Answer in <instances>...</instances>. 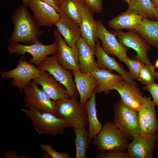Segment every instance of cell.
<instances>
[{
    "mask_svg": "<svg viewBox=\"0 0 158 158\" xmlns=\"http://www.w3.org/2000/svg\"><path fill=\"white\" fill-rule=\"evenodd\" d=\"M23 3L16 8L11 17L13 32L8 40L9 44L23 42L27 45L39 40L44 32L35 21L33 15Z\"/></svg>",
    "mask_w": 158,
    "mask_h": 158,
    "instance_id": "obj_1",
    "label": "cell"
},
{
    "mask_svg": "<svg viewBox=\"0 0 158 158\" xmlns=\"http://www.w3.org/2000/svg\"><path fill=\"white\" fill-rule=\"evenodd\" d=\"M20 110L30 118L34 129L39 134L56 136L62 134L65 128L71 127L67 121L51 113L33 109L21 108Z\"/></svg>",
    "mask_w": 158,
    "mask_h": 158,
    "instance_id": "obj_2",
    "label": "cell"
},
{
    "mask_svg": "<svg viewBox=\"0 0 158 158\" xmlns=\"http://www.w3.org/2000/svg\"><path fill=\"white\" fill-rule=\"evenodd\" d=\"M113 123L128 140H133L140 135L138 111L125 104L121 100L113 107Z\"/></svg>",
    "mask_w": 158,
    "mask_h": 158,
    "instance_id": "obj_3",
    "label": "cell"
},
{
    "mask_svg": "<svg viewBox=\"0 0 158 158\" xmlns=\"http://www.w3.org/2000/svg\"><path fill=\"white\" fill-rule=\"evenodd\" d=\"M92 144L99 152L109 151H126L128 146V140L113 122H106L93 139Z\"/></svg>",
    "mask_w": 158,
    "mask_h": 158,
    "instance_id": "obj_4",
    "label": "cell"
},
{
    "mask_svg": "<svg viewBox=\"0 0 158 158\" xmlns=\"http://www.w3.org/2000/svg\"><path fill=\"white\" fill-rule=\"evenodd\" d=\"M55 102L58 117L67 121L74 128L85 127L87 122L85 107L78 99L65 98Z\"/></svg>",
    "mask_w": 158,
    "mask_h": 158,
    "instance_id": "obj_5",
    "label": "cell"
},
{
    "mask_svg": "<svg viewBox=\"0 0 158 158\" xmlns=\"http://www.w3.org/2000/svg\"><path fill=\"white\" fill-rule=\"evenodd\" d=\"M36 66L40 70L50 73L62 84L70 98L78 99L79 95L72 71L66 70L59 64L56 53L51 56H47Z\"/></svg>",
    "mask_w": 158,
    "mask_h": 158,
    "instance_id": "obj_6",
    "label": "cell"
},
{
    "mask_svg": "<svg viewBox=\"0 0 158 158\" xmlns=\"http://www.w3.org/2000/svg\"><path fill=\"white\" fill-rule=\"evenodd\" d=\"M23 91L25 106L29 109L48 112L56 116L55 102L50 98L32 80L25 87Z\"/></svg>",
    "mask_w": 158,
    "mask_h": 158,
    "instance_id": "obj_7",
    "label": "cell"
},
{
    "mask_svg": "<svg viewBox=\"0 0 158 158\" xmlns=\"http://www.w3.org/2000/svg\"><path fill=\"white\" fill-rule=\"evenodd\" d=\"M18 63L14 69L1 73L2 78H12L10 85L18 87L20 92L28 85L31 81L37 77L42 70L37 66L24 60L23 58L19 60Z\"/></svg>",
    "mask_w": 158,
    "mask_h": 158,
    "instance_id": "obj_8",
    "label": "cell"
},
{
    "mask_svg": "<svg viewBox=\"0 0 158 158\" xmlns=\"http://www.w3.org/2000/svg\"><path fill=\"white\" fill-rule=\"evenodd\" d=\"M7 49L10 54L17 55H23L27 53L30 54L32 57L30 63L34 64L36 66L40 64L49 55L55 54L58 49V44L56 40L52 44L44 45L38 40L29 45H23L17 43L9 44Z\"/></svg>",
    "mask_w": 158,
    "mask_h": 158,
    "instance_id": "obj_9",
    "label": "cell"
},
{
    "mask_svg": "<svg viewBox=\"0 0 158 158\" xmlns=\"http://www.w3.org/2000/svg\"><path fill=\"white\" fill-rule=\"evenodd\" d=\"M109 31L117 38L118 41L124 46L134 50L137 55L134 59L141 61L145 64L152 63L148 56L150 45L134 30L127 32L120 30Z\"/></svg>",
    "mask_w": 158,
    "mask_h": 158,
    "instance_id": "obj_10",
    "label": "cell"
},
{
    "mask_svg": "<svg viewBox=\"0 0 158 158\" xmlns=\"http://www.w3.org/2000/svg\"><path fill=\"white\" fill-rule=\"evenodd\" d=\"M158 141V133L140 135L129 144V158H152Z\"/></svg>",
    "mask_w": 158,
    "mask_h": 158,
    "instance_id": "obj_11",
    "label": "cell"
},
{
    "mask_svg": "<svg viewBox=\"0 0 158 158\" xmlns=\"http://www.w3.org/2000/svg\"><path fill=\"white\" fill-rule=\"evenodd\" d=\"M53 35L58 44L56 54L59 64L67 70L80 71L77 47L68 46L57 29L54 30Z\"/></svg>",
    "mask_w": 158,
    "mask_h": 158,
    "instance_id": "obj_12",
    "label": "cell"
},
{
    "mask_svg": "<svg viewBox=\"0 0 158 158\" xmlns=\"http://www.w3.org/2000/svg\"><path fill=\"white\" fill-rule=\"evenodd\" d=\"M96 22L98 38L101 40L103 50L108 54L116 56L121 61H123L127 56L128 48L120 42L116 36L106 29L101 20H97Z\"/></svg>",
    "mask_w": 158,
    "mask_h": 158,
    "instance_id": "obj_13",
    "label": "cell"
},
{
    "mask_svg": "<svg viewBox=\"0 0 158 158\" xmlns=\"http://www.w3.org/2000/svg\"><path fill=\"white\" fill-rule=\"evenodd\" d=\"M28 7L32 13L35 21L40 27H51L61 17L59 13L52 6L40 0H30Z\"/></svg>",
    "mask_w": 158,
    "mask_h": 158,
    "instance_id": "obj_14",
    "label": "cell"
},
{
    "mask_svg": "<svg viewBox=\"0 0 158 158\" xmlns=\"http://www.w3.org/2000/svg\"><path fill=\"white\" fill-rule=\"evenodd\" d=\"M32 80L37 85H40L43 90L54 101L70 98L64 86L47 71L42 70L39 75Z\"/></svg>",
    "mask_w": 158,
    "mask_h": 158,
    "instance_id": "obj_15",
    "label": "cell"
},
{
    "mask_svg": "<svg viewBox=\"0 0 158 158\" xmlns=\"http://www.w3.org/2000/svg\"><path fill=\"white\" fill-rule=\"evenodd\" d=\"M96 42L95 56L97 58V61L99 68L106 69L112 72L114 71L126 81L133 86H138L137 83L132 78L130 73L126 71L121 65L117 62L114 58L109 56L103 50L98 38L96 39Z\"/></svg>",
    "mask_w": 158,
    "mask_h": 158,
    "instance_id": "obj_16",
    "label": "cell"
},
{
    "mask_svg": "<svg viewBox=\"0 0 158 158\" xmlns=\"http://www.w3.org/2000/svg\"><path fill=\"white\" fill-rule=\"evenodd\" d=\"M113 90L118 92L121 100L127 107L138 111L142 105L143 96L138 86H133L123 80L116 83L113 87Z\"/></svg>",
    "mask_w": 158,
    "mask_h": 158,
    "instance_id": "obj_17",
    "label": "cell"
},
{
    "mask_svg": "<svg viewBox=\"0 0 158 158\" xmlns=\"http://www.w3.org/2000/svg\"><path fill=\"white\" fill-rule=\"evenodd\" d=\"M72 72L79 95V103L85 106L98 86L97 82L91 73H84L80 71H72Z\"/></svg>",
    "mask_w": 158,
    "mask_h": 158,
    "instance_id": "obj_18",
    "label": "cell"
},
{
    "mask_svg": "<svg viewBox=\"0 0 158 158\" xmlns=\"http://www.w3.org/2000/svg\"><path fill=\"white\" fill-rule=\"evenodd\" d=\"M141 12L128 9L108 21L107 24L115 30L124 29L134 30L135 27L146 17Z\"/></svg>",
    "mask_w": 158,
    "mask_h": 158,
    "instance_id": "obj_19",
    "label": "cell"
},
{
    "mask_svg": "<svg viewBox=\"0 0 158 158\" xmlns=\"http://www.w3.org/2000/svg\"><path fill=\"white\" fill-rule=\"evenodd\" d=\"M93 15L86 6L79 25L81 37L90 47L95 55L98 30L96 20H95Z\"/></svg>",
    "mask_w": 158,
    "mask_h": 158,
    "instance_id": "obj_20",
    "label": "cell"
},
{
    "mask_svg": "<svg viewBox=\"0 0 158 158\" xmlns=\"http://www.w3.org/2000/svg\"><path fill=\"white\" fill-rule=\"evenodd\" d=\"M76 47L78 52V59L80 71L84 73H91L99 69L95 54L90 47L81 37L78 41Z\"/></svg>",
    "mask_w": 158,
    "mask_h": 158,
    "instance_id": "obj_21",
    "label": "cell"
},
{
    "mask_svg": "<svg viewBox=\"0 0 158 158\" xmlns=\"http://www.w3.org/2000/svg\"><path fill=\"white\" fill-rule=\"evenodd\" d=\"M54 25L68 46L71 47L76 46L77 42L81 37L80 25L78 23L61 17Z\"/></svg>",
    "mask_w": 158,
    "mask_h": 158,
    "instance_id": "obj_22",
    "label": "cell"
},
{
    "mask_svg": "<svg viewBox=\"0 0 158 158\" xmlns=\"http://www.w3.org/2000/svg\"><path fill=\"white\" fill-rule=\"evenodd\" d=\"M96 79L98 86L95 90L96 93L104 92L106 95L112 90L114 86L119 81L123 80L119 74H114L106 69H99L91 73Z\"/></svg>",
    "mask_w": 158,
    "mask_h": 158,
    "instance_id": "obj_23",
    "label": "cell"
},
{
    "mask_svg": "<svg viewBox=\"0 0 158 158\" xmlns=\"http://www.w3.org/2000/svg\"><path fill=\"white\" fill-rule=\"evenodd\" d=\"M96 94L95 91L85 105L87 114V121L88 124L87 131L89 143L99 133L103 127L97 115Z\"/></svg>",
    "mask_w": 158,
    "mask_h": 158,
    "instance_id": "obj_24",
    "label": "cell"
},
{
    "mask_svg": "<svg viewBox=\"0 0 158 158\" xmlns=\"http://www.w3.org/2000/svg\"><path fill=\"white\" fill-rule=\"evenodd\" d=\"M134 30L150 45L158 49V21L146 17Z\"/></svg>",
    "mask_w": 158,
    "mask_h": 158,
    "instance_id": "obj_25",
    "label": "cell"
},
{
    "mask_svg": "<svg viewBox=\"0 0 158 158\" xmlns=\"http://www.w3.org/2000/svg\"><path fill=\"white\" fill-rule=\"evenodd\" d=\"M86 6L82 0H62L59 13L80 24Z\"/></svg>",
    "mask_w": 158,
    "mask_h": 158,
    "instance_id": "obj_26",
    "label": "cell"
},
{
    "mask_svg": "<svg viewBox=\"0 0 158 158\" xmlns=\"http://www.w3.org/2000/svg\"><path fill=\"white\" fill-rule=\"evenodd\" d=\"M142 105L144 109L147 118L149 133L158 131V118L155 108L156 106L151 97H143Z\"/></svg>",
    "mask_w": 158,
    "mask_h": 158,
    "instance_id": "obj_27",
    "label": "cell"
},
{
    "mask_svg": "<svg viewBox=\"0 0 158 158\" xmlns=\"http://www.w3.org/2000/svg\"><path fill=\"white\" fill-rule=\"evenodd\" d=\"M75 147V158H86L87 149L88 148L89 134L85 128H74Z\"/></svg>",
    "mask_w": 158,
    "mask_h": 158,
    "instance_id": "obj_28",
    "label": "cell"
},
{
    "mask_svg": "<svg viewBox=\"0 0 158 158\" xmlns=\"http://www.w3.org/2000/svg\"><path fill=\"white\" fill-rule=\"evenodd\" d=\"M128 5V9L139 11L151 20L155 19L154 14L155 7L152 0H131Z\"/></svg>",
    "mask_w": 158,
    "mask_h": 158,
    "instance_id": "obj_29",
    "label": "cell"
},
{
    "mask_svg": "<svg viewBox=\"0 0 158 158\" xmlns=\"http://www.w3.org/2000/svg\"><path fill=\"white\" fill-rule=\"evenodd\" d=\"M152 63L145 64L141 70L138 80L145 85L152 84L158 80V73Z\"/></svg>",
    "mask_w": 158,
    "mask_h": 158,
    "instance_id": "obj_30",
    "label": "cell"
},
{
    "mask_svg": "<svg viewBox=\"0 0 158 158\" xmlns=\"http://www.w3.org/2000/svg\"><path fill=\"white\" fill-rule=\"evenodd\" d=\"M128 67L129 73L132 78L138 80L140 72L145 65L141 61L130 59L127 56L123 61Z\"/></svg>",
    "mask_w": 158,
    "mask_h": 158,
    "instance_id": "obj_31",
    "label": "cell"
},
{
    "mask_svg": "<svg viewBox=\"0 0 158 158\" xmlns=\"http://www.w3.org/2000/svg\"><path fill=\"white\" fill-rule=\"evenodd\" d=\"M137 111L140 135L149 133L147 121L144 109L142 105Z\"/></svg>",
    "mask_w": 158,
    "mask_h": 158,
    "instance_id": "obj_32",
    "label": "cell"
},
{
    "mask_svg": "<svg viewBox=\"0 0 158 158\" xmlns=\"http://www.w3.org/2000/svg\"><path fill=\"white\" fill-rule=\"evenodd\" d=\"M97 158H129L127 151L112 150L104 152H99L96 155Z\"/></svg>",
    "mask_w": 158,
    "mask_h": 158,
    "instance_id": "obj_33",
    "label": "cell"
},
{
    "mask_svg": "<svg viewBox=\"0 0 158 158\" xmlns=\"http://www.w3.org/2000/svg\"><path fill=\"white\" fill-rule=\"evenodd\" d=\"M41 149L44 151L48 155L53 158H70L68 153L66 152H60L56 151L51 145L41 144L40 145Z\"/></svg>",
    "mask_w": 158,
    "mask_h": 158,
    "instance_id": "obj_34",
    "label": "cell"
},
{
    "mask_svg": "<svg viewBox=\"0 0 158 158\" xmlns=\"http://www.w3.org/2000/svg\"><path fill=\"white\" fill-rule=\"evenodd\" d=\"M94 14L100 13L103 11L102 0H82Z\"/></svg>",
    "mask_w": 158,
    "mask_h": 158,
    "instance_id": "obj_35",
    "label": "cell"
},
{
    "mask_svg": "<svg viewBox=\"0 0 158 158\" xmlns=\"http://www.w3.org/2000/svg\"><path fill=\"white\" fill-rule=\"evenodd\" d=\"M142 89L150 94L152 98V101L158 109V84L154 82L143 87Z\"/></svg>",
    "mask_w": 158,
    "mask_h": 158,
    "instance_id": "obj_36",
    "label": "cell"
},
{
    "mask_svg": "<svg viewBox=\"0 0 158 158\" xmlns=\"http://www.w3.org/2000/svg\"><path fill=\"white\" fill-rule=\"evenodd\" d=\"M49 4L52 6L59 13L62 0H40Z\"/></svg>",
    "mask_w": 158,
    "mask_h": 158,
    "instance_id": "obj_37",
    "label": "cell"
},
{
    "mask_svg": "<svg viewBox=\"0 0 158 158\" xmlns=\"http://www.w3.org/2000/svg\"><path fill=\"white\" fill-rule=\"evenodd\" d=\"M27 155L20 156L18 155L16 152L13 151H6L5 152L4 158H29Z\"/></svg>",
    "mask_w": 158,
    "mask_h": 158,
    "instance_id": "obj_38",
    "label": "cell"
},
{
    "mask_svg": "<svg viewBox=\"0 0 158 158\" xmlns=\"http://www.w3.org/2000/svg\"><path fill=\"white\" fill-rule=\"evenodd\" d=\"M154 14L155 19L158 21V7H154Z\"/></svg>",
    "mask_w": 158,
    "mask_h": 158,
    "instance_id": "obj_39",
    "label": "cell"
},
{
    "mask_svg": "<svg viewBox=\"0 0 158 158\" xmlns=\"http://www.w3.org/2000/svg\"><path fill=\"white\" fill-rule=\"evenodd\" d=\"M153 4L155 7H158V0H152Z\"/></svg>",
    "mask_w": 158,
    "mask_h": 158,
    "instance_id": "obj_40",
    "label": "cell"
},
{
    "mask_svg": "<svg viewBox=\"0 0 158 158\" xmlns=\"http://www.w3.org/2000/svg\"><path fill=\"white\" fill-rule=\"evenodd\" d=\"M23 3L25 5L28 6V3L30 0H21Z\"/></svg>",
    "mask_w": 158,
    "mask_h": 158,
    "instance_id": "obj_41",
    "label": "cell"
},
{
    "mask_svg": "<svg viewBox=\"0 0 158 158\" xmlns=\"http://www.w3.org/2000/svg\"><path fill=\"white\" fill-rule=\"evenodd\" d=\"M154 66L155 68H158V59L155 62Z\"/></svg>",
    "mask_w": 158,
    "mask_h": 158,
    "instance_id": "obj_42",
    "label": "cell"
},
{
    "mask_svg": "<svg viewBox=\"0 0 158 158\" xmlns=\"http://www.w3.org/2000/svg\"><path fill=\"white\" fill-rule=\"evenodd\" d=\"M128 4L130 2L131 0H124Z\"/></svg>",
    "mask_w": 158,
    "mask_h": 158,
    "instance_id": "obj_43",
    "label": "cell"
},
{
    "mask_svg": "<svg viewBox=\"0 0 158 158\" xmlns=\"http://www.w3.org/2000/svg\"><path fill=\"white\" fill-rule=\"evenodd\" d=\"M156 148L157 150H158V145H157Z\"/></svg>",
    "mask_w": 158,
    "mask_h": 158,
    "instance_id": "obj_44",
    "label": "cell"
}]
</instances>
